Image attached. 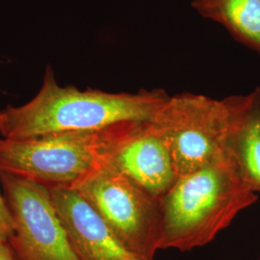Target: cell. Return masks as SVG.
<instances>
[{
  "instance_id": "obj_1",
  "label": "cell",
  "mask_w": 260,
  "mask_h": 260,
  "mask_svg": "<svg viewBox=\"0 0 260 260\" xmlns=\"http://www.w3.org/2000/svg\"><path fill=\"white\" fill-rule=\"evenodd\" d=\"M170 95L163 89L108 93L60 86L47 66L37 94L21 106L0 110V133L6 139L100 129L121 121H150Z\"/></svg>"
},
{
  "instance_id": "obj_2",
  "label": "cell",
  "mask_w": 260,
  "mask_h": 260,
  "mask_svg": "<svg viewBox=\"0 0 260 260\" xmlns=\"http://www.w3.org/2000/svg\"><path fill=\"white\" fill-rule=\"evenodd\" d=\"M257 199L226 153L178 177L161 199L160 250L204 247Z\"/></svg>"
},
{
  "instance_id": "obj_3",
  "label": "cell",
  "mask_w": 260,
  "mask_h": 260,
  "mask_svg": "<svg viewBox=\"0 0 260 260\" xmlns=\"http://www.w3.org/2000/svg\"><path fill=\"white\" fill-rule=\"evenodd\" d=\"M127 123L121 121L100 129L66 131L25 139L0 138V173L47 188H74L111 156Z\"/></svg>"
},
{
  "instance_id": "obj_4",
  "label": "cell",
  "mask_w": 260,
  "mask_h": 260,
  "mask_svg": "<svg viewBox=\"0 0 260 260\" xmlns=\"http://www.w3.org/2000/svg\"><path fill=\"white\" fill-rule=\"evenodd\" d=\"M120 241L145 260H154L162 233L161 200L103 161L74 187Z\"/></svg>"
},
{
  "instance_id": "obj_5",
  "label": "cell",
  "mask_w": 260,
  "mask_h": 260,
  "mask_svg": "<svg viewBox=\"0 0 260 260\" xmlns=\"http://www.w3.org/2000/svg\"><path fill=\"white\" fill-rule=\"evenodd\" d=\"M224 100L198 93L170 95L150 120L167 141L178 177L224 154Z\"/></svg>"
},
{
  "instance_id": "obj_6",
  "label": "cell",
  "mask_w": 260,
  "mask_h": 260,
  "mask_svg": "<svg viewBox=\"0 0 260 260\" xmlns=\"http://www.w3.org/2000/svg\"><path fill=\"white\" fill-rule=\"evenodd\" d=\"M0 182L13 219L7 243L14 259L79 260L47 187L6 173Z\"/></svg>"
},
{
  "instance_id": "obj_7",
  "label": "cell",
  "mask_w": 260,
  "mask_h": 260,
  "mask_svg": "<svg viewBox=\"0 0 260 260\" xmlns=\"http://www.w3.org/2000/svg\"><path fill=\"white\" fill-rule=\"evenodd\" d=\"M107 161L160 200L178 178L167 141L151 121H129Z\"/></svg>"
},
{
  "instance_id": "obj_8",
  "label": "cell",
  "mask_w": 260,
  "mask_h": 260,
  "mask_svg": "<svg viewBox=\"0 0 260 260\" xmlns=\"http://www.w3.org/2000/svg\"><path fill=\"white\" fill-rule=\"evenodd\" d=\"M52 205L79 260H145L130 251L74 188H48Z\"/></svg>"
},
{
  "instance_id": "obj_9",
  "label": "cell",
  "mask_w": 260,
  "mask_h": 260,
  "mask_svg": "<svg viewBox=\"0 0 260 260\" xmlns=\"http://www.w3.org/2000/svg\"><path fill=\"white\" fill-rule=\"evenodd\" d=\"M226 105L224 152L254 193H260V89L223 99Z\"/></svg>"
},
{
  "instance_id": "obj_10",
  "label": "cell",
  "mask_w": 260,
  "mask_h": 260,
  "mask_svg": "<svg viewBox=\"0 0 260 260\" xmlns=\"http://www.w3.org/2000/svg\"><path fill=\"white\" fill-rule=\"evenodd\" d=\"M192 7L260 53V0H194Z\"/></svg>"
},
{
  "instance_id": "obj_11",
  "label": "cell",
  "mask_w": 260,
  "mask_h": 260,
  "mask_svg": "<svg viewBox=\"0 0 260 260\" xmlns=\"http://www.w3.org/2000/svg\"><path fill=\"white\" fill-rule=\"evenodd\" d=\"M13 233V219L3 195L0 194V240L7 242Z\"/></svg>"
},
{
  "instance_id": "obj_12",
  "label": "cell",
  "mask_w": 260,
  "mask_h": 260,
  "mask_svg": "<svg viewBox=\"0 0 260 260\" xmlns=\"http://www.w3.org/2000/svg\"><path fill=\"white\" fill-rule=\"evenodd\" d=\"M0 260H15L8 243L0 240Z\"/></svg>"
},
{
  "instance_id": "obj_13",
  "label": "cell",
  "mask_w": 260,
  "mask_h": 260,
  "mask_svg": "<svg viewBox=\"0 0 260 260\" xmlns=\"http://www.w3.org/2000/svg\"><path fill=\"white\" fill-rule=\"evenodd\" d=\"M260 260V259H259Z\"/></svg>"
}]
</instances>
